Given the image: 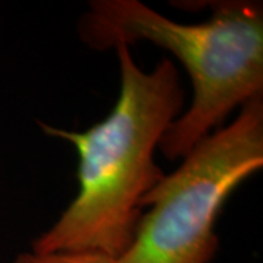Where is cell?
<instances>
[{"label":"cell","instance_id":"obj_4","mask_svg":"<svg viewBox=\"0 0 263 263\" xmlns=\"http://www.w3.org/2000/svg\"><path fill=\"white\" fill-rule=\"evenodd\" d=\"M13 263H120L117 257H111L94 252H54L37 253L25 252L18 254Z\"/></svg>","mask_w":263,"mask_h":263},{"label":"cell","instance_id":"obj_3","mask_svg":"<svg viewBox=\"0 0 263 263\" xmlns=\"http://www.w3.org/2000/svg\"><path fill=\"white\" fill-rule=\"evenodd\" d=\"M263 167V97L245 104L164 174L143 197L130 247L120 263H209L218 250L216 218L228 196Z\"/></svg>","mask_w":263,"mask_h":263},{"label":"cell","instance_id":"obj_1","mask_svg":"<svg viewBox=\"0 0 263 263\" xmlns=\"http://www.w3.org/2000/svg\"><path fill=\"white\" fill-rule=\"evenodd\" d=\"M120 94L110 114L82 132L40 123L48 136L75 146L79 190L53 226L32 241V252H94L120 259L130 247L143 197L164 173L155 149L184 104L177 67L167 57L151 72L116 47Z\"/></svg>","mask_w":263,"mask_h":263},{"label":"cell","instance_id":"obj_2","mask_svg":"<svg viewBox=\"0 0 263 263\" xmlns=\"http://www.w3.org/2000/svg\"><path fill=\"white\" fill-rule=\"evenodd\" d=\"M79 35L95 50L149 41L173 53L193 84L187 111L160 142L170 161L253 98L263 97V13L252 2H219L202 24H180L138 0H95L79 22Z\"/></svg>","mask_w":263,"mask_h":263}]
</instances>
